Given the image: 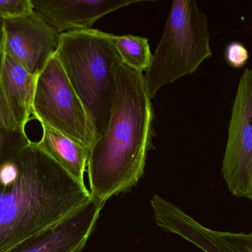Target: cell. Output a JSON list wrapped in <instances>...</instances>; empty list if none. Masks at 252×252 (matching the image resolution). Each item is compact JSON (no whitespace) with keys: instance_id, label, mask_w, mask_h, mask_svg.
I'll use <instances>...</instances> for the list:
<instances>
[{"instance_id":"cell-1","label":"cell","mask_w":252,"mask_h":252,"mask_svg":"<svg viewBox=\"0 0 252 252\" xmlns=\"http://www.w3.org/2000/svg\"><path fill=\"white\" fill-rule=\"evenodd\" d=\"M91 200L86 186L32 142L0 167V252L57 226Z\"/></svg>"},{"instance_id":"cell-2","label":"cell","mask_w":252,"mask_h":252,"mask_svg":"<svg viewBox=\"0 0 252 252\" xmlns=\"http://www.w3.org/2000/svg\"><path fill=\"white\" fill-rule=\"evenodd\" d=\"M151 100L143 74L122 64L109 126L90 149L87 161L93 199L105 204L136 186L143 176L147 155L152 148Z\"/></svg>"},{"instance_id":"cell-16","label":"cell","mask_w":252,"mask_h":252,"mask_svg":"<svg viewBox=\"0 0 252 252\" xmlns=\"http://www.w3.org/2000/svg\"><path fill=\"white\" fill-rule=\"evenodd\" d=\"M226 58L231 66L241 68L248 60V50L241 43H230L226 49Z\"/></svg>"},{"instance_id":"cell-14","label":"cell","mask_w":252,"mask_h":252,"mask_svg":"<svg viewBox=\"0 0 252 252\" xmlns=\"http://www.w3.org/2000/svg\"><path fill=\"white\" fill-rule=\"evenodd\" d=\"M114 39L124 65L141 73L147 71L153 57L148 38L124 35L115 36Z\"/></svg>"},{"instance_id":"cell-6","label":"cell","mask_w":252,"mask_h":252,"mask_svg":"<svg viewBox=\"0 0 252 252\" xmlns=\"http://www.w3.org/2000/svg\"><path fill=\"white\" fill-rule=\"evenodd\" d=\"M222 175L232 195L252 201V70H244L240 78Z\"/></svg>"},{"instance_id":"cell-4","label":"cell","mask_w":252,"mask_h":252,"mask_svg":"<svg viewBox=\"0 0 252 252\" xmlns=\"http://www.w3.org/2000/svg\"><path fill=\"white\" fill-rule=\"evenodd\" d=\"M212 56L206 15L194 0L173 1L161 41L143 75L150 99L164 85L196 72Z\"/></svg>"},{"instance_id":"cell-7","label":"cell","mask_w":252,"mask_h":252,"mask_svg":"<svg viewBox=\"0 0 252 252\" xmlns=\"http://www.w3.org/2000/svg\"><path fill=\"white\" fill-rule=\"evenodd\" d=\"M4 54L33 75H39L59 48V34L35 10L4 21Z\"/></svg>"},{"instance_id":"cell-5","label":"cell","mask_w":252,"mask_h":252,"mask_svg":"<svg viewBox=\"0 0 252 252\" xmlns=\"http://www.w3.org/2000/svg\"><path fill=\"white\" fill-rule=\"evenodd\" d=\"M33 116L90 150L97 140L94 126L56 54L37 78Z\"/></svg>"},{"instance_id":"cell-17","label":"cell","mask_w":252,"mask_h":252,"mask_svg":"<svg viewBox=\"0 0 252 252\" xmlns=\"http://www.w3.org/2000/svg\"><path fill=\"white\" fill-rule=\"evenodd\" d=\"M4 21L0 19V65L4 56Z\"/></svg>"},{"instance_id":"cell-9","label":"cell","mask_w":252,"mask_h":252,"mask_svg":"<svg viewBox=\"0 0 252 252\" xmlns=\"http://www.w3.org/2000/svg\"><path fill=\"white\" fill-rule=\"evenodd\" d=\"M104 203L91 201L57 226L7 252H80L85 247Z\"/></svg>"},{"instance_id":"cell-11","label":"cell","mask_w":252,"mask_h":252,"mask_svg":"<svg viewBox=\"0 0 252 252\" xmlns=\"http://www.w3.org/2000/svg\"><path fill=\"white\" fill-rule=\"evenodd\" d=\"M37 78L4 54L0 65L1 90L15 120L25 130L33 115Z\"/></svg>"},{"instance_id":"cell-12","label":"cell","mask_w":252,"mask_h":252,"mask_svg":"<svg viewBox=\"0 0 252 252\" xmlns=\"http://www.w3.org/2000/svg\"><path fill=\"white\" fill-rule=\"evenodd\" d=\"M36 144L59 163L78 183L85 186L84 173L90 150L46 124Z\"/></svg>"},{"instance_id":"cell-10","label":"cell","mask_w":252,"mask_h":252,"mask_svg":"<svg viewBox=\"0 0 252 252\" xmlns=\"http://www.w3.org/2000/svg\"><path fill=\"white\" fill-rule=\"evenodd\" d=\"M139 0H32L34 10L58 33L92 29L108 13Z\"/></svg>"},{"instance_id":"cell-3","label":"cell","mask_w":252,"mask_h":252,"mask_svg":"<svg viewBox=\"0 0 252 252\" xmlns=\"http://www.w3.org/2000/svg\"><path fill=\"white\" fill-rule=\"evenodd\" d=\"M115 35L95 29L59 34L56 56L98 139L107 130L123 61Z\"/></svg>"},{"instance_id":"cell-15","label":"cell","mask_w":252,"mask_h":252,"mask_svg":"<svg viewBox=\"0 0 252 252\" xmlns=\"http://www.w3.org/2000/svg\"><path fill=\"white\" fill-rule=\"evenodd\" d=\"M34 12L32 0L0 1V19L3 21L30 16Z\"/></svg>"},{"instance_id":"cell-8","label":"cell","mask_w":252,"mask_h":252,"mask_svg":"<svg viewBox=\"0 0 252 252\" xmlns=\"http://www.w3.org/2000/svg\"><path fill=\"white\" fill-rule=\"evenodd\" d=\"M154 218L163 230L176 234L205 252H252V233L212 230L174 204L155 195L151 201Z\"/></svg>"},{"instance_id":"cell-13","label":"cell","mask_w":252,"mask_h":252,"mask_svg":"<svg viewBox=\"0 0 252 252\" xmlns=\"http://www.w3.org/2000/svg\"><path fill=\"white\" fill-rule=\"evenodd\" d=\"M32 143L15 120L0 84V167L13 159Z\"/></svg>"}]
</instances>
